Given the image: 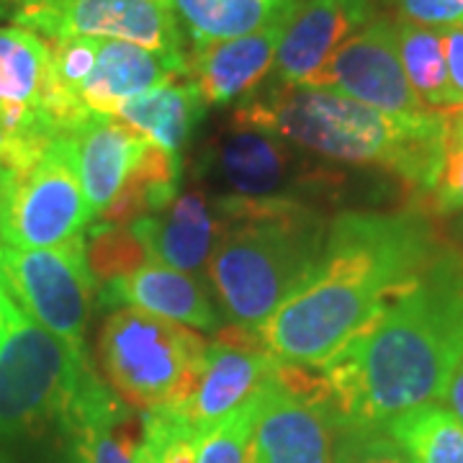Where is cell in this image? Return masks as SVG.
I'll use <instances>...</instances> for the list:
<instances>
[{
  "instance_id": "cell-1",
  "label": "cell",
  "mask_w": 463,
  "mask_h": 463,
  "mask_svg": "<svg viewBox=\"0 0 463 463\" xmlns=\"http://www.w3.org/2000/svg\"><path fill=\"white\" fill-rule=\"evenodd\" d=\"M463 361V250L446 248L319 365L335 425H383L440 402Z\"/></svg>"
},
{
  "instance_id": "cell-2",
  "label": "cell",
  "mask_w": 463,
  "mask_h": 463,
  "mask_svg": "<svg viewBox=\"0 0 463 463\" xmlns=\"http://www.w3.org/2000/svg\"><path fill=\"white\" fill-rule=\"evenodd\" d=\"M440 250L420 212H343L312 276L258 332L279 364L319 368Z\"/></svg>"
},
{
  "instance_id": "cell-3",
  "label": "cell",
  "mask_w": 463,
  "mask_h": 463,
  "mask_svg": "<svg viewBox=\"0 0 463 463\" xmlns=\"http://www.w3.org/2000/svg\"><path fill=\"white\" fill-rule=\"evenodd\" d=\"M234 116L322 160L386 170L425 199L443 165V111L394 116L330 88L273 83Z\"/></svg>"
},
{
  "instance_id": "cell-4",
  "label": "cell",
  "mask_w": 463,
  "mask_h": 463,
  "mask_svg": "<svg viewBox=\"0 0 463 463\" xmlns=\"http://www.w3.org/2000/svg\"><path fill=\"white\" fill-rule=\"evenodd\" d=\"M222 227L209 283L230 325H263L312 276L330 222L315 201H216Z\"/></svg>"
},
{
  "instance_id": "cell-5",
  "label": "cell",
  "mask_w": 463,
  "mask_h": 463,
  "mask_svg": "<svg viewBox=\"0 0 463 463\" xmlns=\"http://www.w3.org/2000/svg\"><path fill=\"white\" fill-rule=\"evenodd\" d=\"M93 376L85 350L44 330L0 286V438L60 428Z\"/></svg>"
},
{
  "instance_id": "cell-6",
  "label": "cell",
  "mask_w": 463,
  "mask_h": 463,
  "mask_svg": "<svg viewBox=\"0 0 463 463\" xmlns=\"http://www.w3.org/2000/svg\"><path fill=\"white\" fill-rule=\"evenodd\" d=\"M209 343L181 322L121 307L106 317L99 361L111 392L134 410L183 407L206 364Z\"/></svg>"
},
{
  "instance_id": "cell-7",
  "label": "cell",
  "mask_w": 463,
  "mask_h": 463,
  "mask_svg": "<svg viewBox=\"0 0 463 463\" xmlns=\"http://www.w3.org/2000/svg\"><path fill=\"white\" fill-rule=\"evenodd\" d=\"M93 219L67 134L0 152V245L60 248L85 237Z\"/></svg>"
},
{
  "instance_id": "cell-8",
  "label": "cell",
  "mask_w": 463,
  "mask_h": 463,
  "mask_svg": "<svg viewBox=\"0 0 463 463\" xmlns=\"http://www.w3.org/2000/svg\"><path fill=\"white\" fill-rule=\"evenodd\" d=\"M196 181L214 201H309L335 175L279 134L232 116L201 145Z\"/></svg>"
},
{
  "instance_id": "cell-9",
  "label": "cell",
  "mask_w": 463,
  "mask_h": 463,
  "mask_svg": "<svg viewBox=\"0 0 463 463\" xmlns=\"http://www.w3.org/2000/svg\"><path fill=\"white\" fill-rule=\"evenodd\" d=\"M0 286L44 330L85 350V330L96 297L85 237L60 248L0 245Z\"/></svg>"
},
{
  "instance_id": "cell-10",
  "label": "cell",
  "mask_w": 463,
  "mask_h": 463,
  "mask_svg": "<svg viewBox=\"0 0 463 463\" xmlns=\"http://www.w3.org/2000/svg\"><path fill=\"white\" fill-rule=\"evenodd\" d=\"M335 422L319 368L279 364L260 386L245 463H332Z\"/></svg>"
},
{
  "instance_id": "cell-11",
  "label": "cell",
  "mask_w": 463,
  "mask_h": 463,
  "mask_svg": "<svg viewBox=\"0 0 463 463\" xmlns=\"http://www.w3.org/2000/svg\"><path fill=\"white\" fill-rule=\"evenodd\" d=\"M14 26L47 42L70 36L118 39L188 60L173 0H26L14 14Z\"/></svg>"
},
{
  "instance_id": "cell-12",
  "label": "cell",
  "mask_w": 463,
  "mask_h": 463,
  "mask_svg": "<svg viewBox=\"0 0 463 463\" xmlns=\"http://www.w3.org/2000/svg\"><path fill=\"white\" fill-rule=\"evenodd\" d=\"M62 129L52 111L50 42L0 26V152L47 145Z\"/></svg>"
},
{
  "instance_id": "cell-13",
  "label": "cell",
  "mask_w": 463,
  "mask_h": 463,
  "mask_svg": "<svg viewBox=\"0 0 463 463\" xmlns=\"http://www.w3.org/2000/svg\"><path fill=\"white\" fill-rule=\"evenodd\" d=\"M315 88H330L394 116L430 111L414 96L397 50V26L376 16L345 39L315 78Z\"/></svg>"
},
{
  "instance_id": "cell-14",
  "label": "cell",
  "mask_w": 463,
  "mask_h": 463,
  "mask_svg": "<svg viewBox=\"0 0 463 463\" xmlns=\"http://www.w3.org/2000/svg\"><path fill=\"white\" fill-rule=\"evenodd\" d=\"M276 365L279 361L255 332L234 325L222 327L206 347V364L194 394L183 407H175V412L203 438L245 404L270 379Z\"/></svg>"
},
{
  "instance_id": "cell-15",
  "label": "cell",
  "mask_w": 463,
  "mask_h": 463,
  "mask_svg": "<svg viewBox=\"0 0 463 463\" xmlns=\"http://www.w3.org/2000/svg\"><path fill=\"white\" fill-rule=\"evenodd\" d=\"M373 18V0H298L276 50L273 80L312 85L337 47Z\"/></svg>"
},
{
  "instance_id": "cell-16",
  "label": "cell",
  "mask_w": 463,
  "mask_h": 463,
  "mask_svg": "<svg viewBox=\"0 0 463 463\" xmlns=\"http://www.w3.org/2000/svg\"><path fill=\"white\" fill-rule=\"evenodd\" d=\"M219 227V206L199 183L178 194L160 212L132 222V230L142 240L149 263L167 265L191 276L209 263Z\"/></svg>"
},
{
  "instance_id": "cell-17",
  "label": "cell",
  "mask_w": 463,
  "mask_h": 463,
  "mask_svg": "<svg viewBox=\"0 0 463 463\" xmlns=\"http://www.w3.org/2000/svg\"><path fill=\"white\" fill-rule=\"evenodd\" d=\"M178 78H191V57L181 60L129 42L99 39L96 62L75 99L85 114L114 116L124 103Z\"/></svg>"
},
{
  "instance_id": "cell-18",
  "label": "cell",
  "mask_w": 463,
  "mask_h": 463,
  "mask_svg": "<svg viewBox=\"0 0 463 463\" xmlns=\"http://www.w3.org/2000/svg\"><path fill=\"white\" fill-rule=\"evenodd\" d=\"M288 18H279L258 32L214 42L194 50L191 57V80L199 88L206 106H230L234 100L252 96L273 70L276 50L281 42Z\"/></svg>"
},
{
  "instance_id": "cell-19",
  "label": "cell",
  "mask_w": 463,
  "mask_h": 463,
  "mask_svg": "<svg viewBox=\"0 0 463 463\" xmlns=\"http://www.w3.org/2000/svg\"><path fill=\"white\" fill-rule=\"evenodd\" d=\"M99 301L109 309L132 307L196 330H216L222 317L196 276L160 263H145L127 276L106 281Z\"/></svg>"
},
{
  "instance_id": "cell-20",
  "label": "cell",
  "mask_w": 463,
  "mask_h": 463,
  "mask_svg": "<svg viewBox=\"0 0 463 463\" xmlns=\"http://www.w3.org/2000/svg\"><path fill=\"white\" fill-rule=\"evenodd\" d=\"M67 137L72 139L75 147L88 206L99 219L132 175L147 139L129 129L116 116L100 114L85 116L83 121H78L67 132Z\"/></svg>"
},
{
  "instance_id": "cell-21",
  "label": "cell",
  "mask_w": 463,
  "mask_h": 463,
  "mask_svg": "<svg viewBox=\"0 0 463 463\" xmlns=\"http://www.w3.org/2000/svg\"><path fill=\"white\" fill-rule=\"evenodd\" d=\"M60 430L67 463H137L132 417L99 373L85 383Z\"/></svg>"
},
{
  "instance_id": "cell-22",
  "label": "cell",
  "mask_w": 463,
  "mask_h": 463,
  "mask_svg": "<svg viewBox=\"0 0 463 463\" xmlns=\"http://www.w3.org/2000/svg\"><path fill=\"white\" fill-rule=\"evenodd\" d=\"M203 109L206 103L196 83L191 78H178L124 103L114 116L152 145L181 155L191 142Z\"/></svg>"
},
{
  "instance_id": "cell-23",
  "label": "cell",
  "mask_w": 463,
  "mask_h": 463,
  "mask_svg": "<svg viewBox=\"0 0 463 463\" xmlns=\"http://www.w3.org/2000/svg\"><path fill=\"white\" fill-rule=\"evenodd\" d=\"M298 0H173L183 36L194 50L245 36L294 14Z\"/></svg>"
},
{
  "instance_id": "cell-24",
  "label": "cell",
  "mask_w": 463,
  "mask_h": 463,
  "mask_svg": "<svg viewBox=\"0 0 463 463\" xmlns=\"http://www.w3.org/2000/svg\"><path fill=\"white\" fill-rule=\"evenodd\" d=\"M181 183V155L147 142L132 175L121 185L111 206L99 216L103 224H132L142 216L160 212L178 196Z\"/></svg>"
},
{
  "instance_id": "cell-25",
  "label": "cell",
  "mask_w": 463,
  "mask_h": 463,
  "mask_svg": "<svg viewBox=\"0 0 463 463\" xmlns=\"http://www.w3.org/2000/svg\"><path fill=\"white\" fill-rule=\"evenodd\" d=\"M410 463H463V422L430 402L383 422Z\"/></svg>"
},
{
  "instance_id": "cell-26",
  "label": "cell",
  "mask_w": 463,
  "mask_h": 463,
  "mask_svg": "<svg viewBox=\"0 0 463 463\" xmlns=\"http://www.w3.org/2000/svg\"><path fill=\"white\" fill-rule=\"evenodd\" d=\"M397 50L414 96L430 111H448V70L443 29L397 18Z\"/></svg>"
},
{
  "instance_id": "cell-27",
  "label": "cell",
  "mask_w": 463,
  "mask_h": 463,
  "mask_svg": "<svg viewBox=\"0 0 463 463\" xmlns=\"http://www.w3.org/2000/svg\"><path fill=\"white\" fill-rule=\"evenodd\" d=\"M88 263L93 276L100 283L127 276L139 265L149 263L142 240L137 237L132 224H103L90 227V245H88Z\"/></svg>"
},
{
  "instance_id": "cell-28",
  "label": "cell",
  "mask_w": 463,
  "mask_h": 463,
  "mask_svg": "<svg viewBox=\"0 0 463 463\" xmlns=\"http://www.w3.org/2000/svg\"><path fill=\"white\" fill-rule=\"evenodd\" d=\"M260 412V389L227 414L214 430L206 432L196 448V463H245L252 428Z\"/></svg>"
},
{
  "instance_id": "cell-29",
  "label": "cell",
  "mask_w": 463,
  "mask_h": 463,
  "mask_svg": "<svg viewBox=\"0 0 463 463\" xmlns=\"http://www.w3.org/2000/svg\"><path fill=\"white\" fill-rule=\"evenodd\" d=\"M443 165L438 183L428 196V209L435 216H456L463 212V106L448 109Z\"/></svg>"
},
{
  "instance_id": "cell-30",
  "label": "cell",
  "mask_w": 463,
  "mask_h": 463,
  "mask_svg": "<svg viewBox=\"0 0 463 463\" xmlns=\"http://www.w3.org/2000/svg\"><path fill=\"white\" fill-rule=\"evenodd\" d=\"M332 463H410L383 425H335Z\"/></svg>"
},
{
  "instance_id": "cell-31",
  "label": "cell",
  "mask_w": 463,
  "mask_h": 463,
  "mask_svg": "<svg viewBox=\"0 0 463 463\" xmlns=\"http://www.w3.org/2000/svg\"><path fill=\"white\" fill-rule=\"evenodd\" d=\"M386 3L397 8L399 18L432 29L463 24V0H386Z\"/></svg>"
},
{
  "instance_id": "cell-32",
  "label": "cell",
  "mask_w": 463,
  "mask_h": 463,
  "mask_svg": "<svg viewBox=\"0 0 463 463\" xmlns=\"http://www.w3.org/2000/svg\"><path fill=\"white\" fill-rule=\"evenodd\" d=\"M443 52L448 70V100L450 109L463 106V24L443 29Z\"/></svg>"
},
{
  "instance_id": "cell-33",
  "label": "cell",
  "mask_w": 463,
  "mask_h": 463,
  "mask_svg": "<svg viewBox=\"0 0 463 463\" xmlns=\"http://www.w3.org/2000/svg\"><path fill=\"white\" fill-rule=\"evenodd\" d=\"M440 402L446 404V410H450L463 422V361L456 365L453 376L448 379V386Z\"/></svg>"
},
{
  "instance_id": "cell-34",
  "label": "cell",
  "mask_w": 463,
  "mask_h": 463,
  "mask_svg": "<svg viewBox=\"0 0 463 463\" xmlns=\"http://www.w3.org/2000/svg\"><path fill=\"white\" fill-rule=\"evenodd\" d=\"M21 3H26V0H0V21L3 18H14Z\"/></svg>"
},
{
  "instance_id": "cell-35",
  "label": "cell",
  "mask_w": 463,
  "mask_h": 463,
  "mask_svg": "<svg viewBox=\"0 0 463 463\" xmlns=\"http://www.w3.org/2000/svg\"><path fill=\"white\" fill-rule=\"evenodd\" d=\"M450 234H453V240L461 245L458 250H463V212L461 214H456V219H453V224H450Z\"/></svg>"
},
{
  "instance_id": "cell-36",
  "label": "cell",
  "mask_w": 463,
  "mask_h": 463,
  "mask_svg": "<svg viewBox=\"0 0 463 463\" xmlns=\"http://www.w3.org/2000/svg\"><path fill=\"white\" fill-rule=\"evenodd\" d=\"M137 463H155V458H152V453H149L147 448L139 443V448H137Z\"/></svg>"
},
{
  "instance_id": "cell-37",
  "label": "cell",
  "mask_w": 463,
  "mask_h": 463,
  "mask_svg": "<svg viewBox=\"0 0 463 463\" xmlns=\"http://www.w3.org/2000/svg\"><path fill=\"white\" fill-rule=\"evenodd\" d=\"M0 463H8V461H5V458H3V456H0Z\"/></svg>"
}]
</instances>
